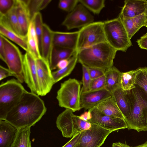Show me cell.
<instances>
[{
    "mask_svg": "<svg viewBox=\"0 0 147 147\" xmlns=\"http://www.w3.org/2000/svg\"><path fill=\"white\" fill-rule=\"evenodd\" d=\"M73 113L71 110L66 109L57 117L56 126L64 137H72L76 134L91 127V123L81 119Z\"/></svg>",
    "mask_w": 147,
    "mask_h": 147,
    "instance_id": "cell-7",
    "label": "cell"
},
{
    "mask_svg": "<svg viewBox=\"0 0 147 147\" xmlns=\"http://www.w3.org/2000/svg\"><path fill=\"white\" fill-rule=\"evenodd\" d=\"M106 85L105 75L100 77L92 80L89 90H96L106 88Z\"/></svg>",
    "mask_w": 147,
    "mask_h": 147,
    "instance_id": "cell-38",
    "label": "cell"
},
{
    "mask_svg": "<svg viewBox=\"0 0 147 147\" xmlns=\"http://www.w3.org/2000/svg\"><path fill=\"white\" fill-rule=\"evenodd\" d=\"M136 42L140 49L147 50V33L138 39Z\"/></svg>",
    "mask_w": 147,
    "mask_h": 147,
    "instance_id": "cell-43",
    "label": "cell"
},
{
    "mask_svg": "<svg viewBox=\"0 0 147 147\" xmlns=\"http://www.w3.org/2000/svg\"><path fill=\"white\" fill-rule=\"evenodd\" d=\"M54 32L47 25L44 23L41 41L40 53L42 58L49 64L52 50L54 46Z\"/></svg>",
    "mask_w": 147,
    "mask_h": 147,
    "instance_id": "cell-19",
    "label": "cell"
},
{
    "mask_svg": "<svg viewBox=\"0 0 147 147\" xmlns=\"http://www.w3.org/2000/svg\"><path fill=\"white\" fill-rule=\"evenodd\" d=\"M31 127L18 129L14 141L10 147H31L30 140Z\"/></svg>",
    "mask_w": 147,
    "mask_h": 147,
    "instance_id": "cell-31",
    "label": "cell"
},
{
    "mask_svg": "<svg viewBox=\"0 0 147 147\" xmlns=\"http://www.w3.org/2000/svg\"><path fill=\"white\" fill-rule=\"evenodd\" d=\"M83 131L76 134L69 142L62 147H74L82 136Z\"/></svg>",
    "mask_w": 147,
    "mask_h": 147,
    "instance_id": "cell-41",
    "label": "cell"
},
{
    "mask_svg": "<svg viewBox=\"0 0 147 147\" xmlns=\"http://www.w3.org/2000/svg\"><path fill=\"white\" fill-rule=\"evenodd\" d=\"M79 3V0H60L58 6L61 9L70 13L72 11Z\"/></svg>",
    "mask_w": 147,
    "mask_h": 147,
    "instance_id": "cell-37",
    "label": "cell"
},
{
    "mask_svg": "<svg viewBox=\"0 0 147 147\" xmlns=\"http://www.w3.org/2000/svg\"><path fill=\"white\" fill-rule=\"evenodd\" d=\"M47 111L39 96L26 90L18 104L7 115L4 120L18 129L31 127L38 122Z\"/></svg>",
    "mask_w": 147,
    "mask_h": 147,
    "instance_id": "cell-1",
    "label": "cell"
},
{
    "mask_svg": "<svg viewBox=\"0 0 147 147\" xmlns=\"http://www.w3.org/2000/svg\"><path fill=\"white\" fill-rule=\"evenodd\" d=\"M16 2L13 8L7 13L0 16V25L22 36L16 14Z\"/></svg>",
    "mask_w": 147,
    "mask_h": 147,
    "instance_id": "cell-24",
    "label": "cell"
},
{
    "mask_svg": "<svg viewBox=\"0 0 147 147\" xmlns=\"http://www.w3.org/2000/svg\"><path fill=\"white\" fill-rule=\"evenodd\" d=\"M0 33L9 40L13 41L29 53L26 37H24L0 25Z\"/></svg>",
    "mask_w": 147,
    "mask_h": 147,
    "instance_id": "cell-30",
    "label": "cell"
},
{
    "mask_svg": "<svg viewBox=\"0 0 147 147\" xmlns=\"http://www.w3.org/2000/svg\"><path fill=\"white\" fill-rule=\"evenodd\" d=\"M29 53L36 59L42 58L40 51L38 41L34 25L31 20L26 35Z\"/></svg>",
    "mask_w": 147,
    "mask_h": 147,
    "instance_id": "cell-25",
    "label": "cell"
},
{
    "mask_svg": "<svg viewBox=\"0 0 147 147\" xmlns=\"http://www.w3.org/2000/svg\"><path fill=\"white\" fill-rule=\"evenodd\" d=\"M117 51L107 42L100 43L78 52V62L88 68L105 71L113 66Z\"/></svg>",
    "mask_w": 147,
    "mask_h": 147,
    "instance_id": "cell-2",
    "label": "cell"
},
{
    "mask_svg": "<svg viewBox=\"0 0 147 147\" xmlns=\"http://www.w3.org/2000/svg\"><path fill=\"white\" fill-rule=\"evenodd\" d=\"M4 47L3 60L8 69L16 75L17 79L21 83L24 81L23 74V55L18 48L9 40L0 34Z\"/></svg>",
    "mask_w": 147,
    "mask_h": 147,
    "instance_id": "cell-9",
    "label": "cell"
},
{
    "mask_svg": "<svg viewBox=\"0 0 147 147\" xmlns=\"http://www.w3.org/2000/svg\"><path fill=\"white\" fill-rule=\"evenodd\" d=\"M144 26H145L147 28V19L144 25Z\"/></svg>",
    "mask_w": 147,
    "mask_h": 147,
    "instance_id": "cell-50",
    "label": "cell"
},
{
    "mask_svg": "<svg viewBox=\"0 0 147 147\" xmlns=\"http://www.w3.org/2000/svg\"><path fill=\"white\" fill-rule=\"evenodd\" d=\"M111 96V92L106 88L81 92L80 108L85 110H89Z\"/></svg>",
    "mask_w": 147,
    "mask_h": 147,
    "instance_id": "cell-15",
    "label": "cell"
},
{
    "mask_svg": "<svg viewBox=\"0 0 147 147\" xmlns=\"http://www.w3.org/2000/svg\"><path fill=\"white\" fill-rule=\"evenodd\" d=\"M82 86L81 92L89 90L92 80L90 77L88 67L82 65Z\"/></svg>",
    "mask_w": 147,
    "mask_h": 147,
    "instance_id": "cell-36",
    "label": "cell"
},
{
    "mask_svg": "<svg viewBox=\"0 0 147 147\" xmlns=\"http://www.w3.org/2000/svg\"><path fill=\"white\" fill-rule=\"evenodd\" d=\"M78 31L67 32H54V46L76 51Z\"/></svg>",
    "mask_w": 147,
    "mask_h": 147,
    "instance_id": "cell-16",
    "label": "cell"
},
{
    "mask_svg": "<svg viewBox=\"0 0 147 147\" xmlns=\"http://www.w3.org/2000/svg\"><path fill=\"white\" fill-rule=\"evenodd\" d=\"M130 39L144 25L147 19L144 13L132 18H126L119 15Z\"/></svg>",
    "mask_w": 147,
    "mask_h": 147,
    "instance_id": "cell-21",
    "label": "cell"
},
{
    "mask_svg": "<svg viewBox=\"0 0 147 147\" xmlns=\"http://www.w3.org/2000/svg\"><path fill=\"white\" fill-rule=\"evenodd\" d=\"M112 147H134L130 146L127 144L118 142H117L113 143L112 144Z\"/></svg>",
    "mask_w": 147,
    "mask_h": 147,
    "instance_id": "cell-47",
    "label": "cell"
},
{
    "mask_svg": "<svg viewBox=\"0 0 147 147\" xmlns=\"http://www.w3.org/2000/svg\"><path fill=\"white\" fill-rule=\"evenodd\" d=\"M119 15L126 18L135 17L145 11L146 0H125Z\"/></svg>",
    "mask_w": 147,
    "mask_h": 147,
    "instance_id": "cell-18",
    "label": "cell"
},
{
    "mask_svg": "<svg viewBox=\"0 0 147 147\" xmlns=\"http://www.w3.org/2000/svg\"><path fill=\"white\" fill-rule=\"evenodd\" d=\"M107 42L117 51L126 52L132 45L120 19L117 18L103 22Z\"/></svg>",
    "mask_w": 147,
    "mask_h": 147,
    "instance_id": "cell-5",
    "label": "cell"
},
{
    "mask_svg": "<svg viewBox=\"0 0 147 147\" xmlns=\"http://www.w3.org/2000/svg\"><path fill=\"white\" fill-rule=\"evenodd\" d=\"M121 72L113 66L105 71L106 89L111 92L120 87Z\"/></svg>",
    "mask_w": 147,
    "mask_h": 147,
    "instance_id": "cell-27",
    "label": "cell"
},
{
    "mask_svg": "<svg viewBox=\"0 0 147 147\" xmlns=\"http://www.w3.org/2000/svg\"><path fill=\"white\" fill-rule=\"evenodd\" d=\"M135 84L142 89L147 94V67L139 68Z\"/></svg>",
    "mask_w": 147,
    "mask_h": 147,
    "instance_id": "cell-35",
    "label": "cell"
},
{
    "mask_svg": "<svg viewBox=\"0 0 147 147\" xmlns=\"http://www.w3.org/2000/svg\"><path fill=\"white\" fill-rule=\"evenodd\" d=\"M139 70L138 68L136 70L121 72L120 87L123 90L128 91L135 87L136 78Z\"/></svg>",
    "mask_w": 147,
    "mask_h": 147,
    "instance_id": "cell-28",
    "label": "cell"
},
{
    "mask_svg": "<svg viewBox=\"0 0 147 147\" xmlns=\"http://www.w3.org/2000/svg\"><path fill=\"white\" fill-rule=\"evenodd\" d=\"M39 96H43L49 92L55 84L49 63L42 58L36 59Z\"/></svg>",
    "mask_w": 147,
    "mask_h": 147,
    "instance_id": "cell-14",
    "label": "cell"
},
{
    "mask_svg": "<svg viewBox=\"0 0 147 147\" xmlns=\"http://www.w3.org/2000/svg\"><path fill=\"white\" fill-rule=\"evenodd\" d=\"M69 59H65L59 61L57 64V68L58 69H62L66 67L68 64Z\"/></svg>",
    "mask_w": 147,
    "mask_h": 147,
    "instance_id": "cell-44",
    "label": "cell"
},
{
    "mask_svg": "<svg viewBox=\"0 0 147 147\" xmlns=\"http://www.w3.org/2000/svg\"><path fill=\"white\" fill-rule=\"evenodd\" d=\"M26 91L21 83L14 79L1 84L0 120H5L7 114L18 104Z\"/></svg>",
    "mask_w": 147,
    "mask_h": 147,
    "instance_id": "cell-4",
    "label": "cell"
},
{
    "mask_svg": "<svg viewBox=\"0 0 147 147\" xmlns=\"http://www.w3.org/2000/svg\"><path fill=\"white\" fill-rule=\"evenodd\" d=\"M94 107L105 115L125 119L123 115L111 96Z\"/></svg>",
    "mask_w": 147,
    "mask_h": 147,
    "instance_id": "cell-23",
    "label": "cell"
},
{
    "mask_svg": "<svg viewBox=\"0 0 147 147\" xmlns=\"http://www.w3.org/2000/svg\"><path fill=\"white\" fill-rule=\"evenodd\" d=\"M94 17L81 3L66 16L62 23L68 30L82 28L94 22Z\"/></svg>",
    "mask_w": 147,
    "mask_h": 147,
    "instance_id": "cell-10",
    "label": "cell"
},
{
    "mask_svg": "<svg viewBox=\"0 0 147 147\" xmlns=\"http://www.w3.org/2000/svg\"><path fill=\"white\" fill-rule=\"evenodd\" d=\"M88 111L91 114L88 121L104 129L114 131L121 129H127L125 119L109 116L101 113L94 107Z\"/></svg>",
    "mask_w": 147,
    "mask_h": 147,
    "instance_id": "cell-12",
    "label": "cell"
},
{
    "mask_svg": "<svg viewBox=\"0 0 147 147\" xmlns=\"http://www.w3.org/2000/svg\"><path fill=\"white\" fill-rule=\"evenodd\" d=\"M42 18L41 14L40 12H39L36 13L34 15L31 20L33 23L35 31L38 41L40 52L41 41L43 33L44 24Z\"/></svg>",
    "mask_w": 147,
    "mask_h": 147,
    "instance_id": "cell-34",
    "label": "cell"
},
{
    "mask_svg": "<svg viewBox=\"0 0 147 147\" xmlns=\"http://www.w3.org/2000/svg\"><path fill=\"white\" fill-rule=\"evenodd\" d=\"M80 118L83 120L88 121L91 117L90 112L88 111V112H85L84 113L79 116Z\"/></svg>",
    "mask_w": 147,
    "mask_h": 147,
    "instance_id": "cell-46",
    "label": "cell"
},
{
    "mask_svg": "<svg viewBox=\"0 0 147 147\" xmlns=\"http://www.w3.org/2000/svg\"><path fill=\"white\" fill-rule=\"evenodd\" d=\"M81 83L75 78H69L61 84L56 98L59 106L74 112L81 109Z\"/></svg>",
    "mask_w": 147,
    "mask_h": 147,
    "instance_id": "cell-6",
    "label": "cell"
},
{
    "mask_svg": "<svg viewBox=\"0 0 147 147\" xmlns=\"http://www.w3.org/2000/svg\"><path fill=\"white\" fill-rule=\"evenodd\" d=\"M113 131L93 124L83 131L82 136L74 147H100Z\"/></svg>",
    "mask_w": 147,
    "mask_h": 147,
    "instance_id": "cell-11",
    "label": "cell"
},
{
    "mask_svg": "<svg viewBox=\"0 0 147 147\" xmlns=\"http://www.w3.org/2000/svg\"><path fill=\"white\" fill-rule=\"evenodd\" d=\"M76 51L54 46L50 59L49 65L51 71L57 68V65L60 61L69 59L74 54Z\"/></svg>",
    "mask_w": 147,
    "mask_h": 147,
    "instance_id": "cell-26",
    "label": "cell"
},
{
    "mask_svg": "<svg viewBox=\"0 0 147 147\" xmlns=\"http://www.w3.org/2000/svg\"><path fill=\"white\" fill-rule=\"evenodd\" d=\"M76 51L102 42H107L103 28V22H94L78 30Z\"/></svg>",
    "mask_w": 147,
    "mask_h": 147,
    "instance_id": "cell-8",
    "label": "cell"
},
{
    "mask_svg": "<svg viewBox=\"0 0 147 147\" xmlns=\"http://www.w3.org/2000/svg\"><path fill=\"white\" fill-rule=\"evenodd\" d=\"M16 0H0V16L5 15L14 6Z\"/></svg>",
    "mask_w": 147,
    "mask_h": 147,
    "instance_id": "cell-39",
    "label": "cell"
},
{
    "mask_svg": "<svg viewBox=\"0 0 147 147\" xmlns=\"http://www.w3.org/2000/svg\"><path fill=\"white\" fill-rule=\"evenodd\" d=\"M111 96L123 115L125 119L129 114L131 107L127 91L120 87L111 92Z\"/></svg>",
    "mask_w": 147,
    "mask_h": 147,
    "instance_id": "cell-22",
    "label": "cell"
},
{
    "mask_svg": "<svg viewBox=\"0 0 147 147\" xmlns=\"http://www.w3.org/2000/svg\"><path fill=\"white\" fill-rule=\"evenodd\" d=\"M92 80L100 77L105 74V70L100 69L88 68Z\"/></svg>",
    "mask_w": 147,
    "mask_h": 147,
    "instance_id": "cell-40",
    "label": "cell"
},
{
    "mask_svg": "<svg viewBox=\"0 0 147 147\" xmlns=\"http://www.w3.org/2000/svg\"><path fill=\"white\" fill-rule=\"evenodd\" d=\"M77 62L78 52L76 51L69 59V64L66 67L52 72L54 84L69 75L74 68Z\"/></svg>",
    "mask_w": 147,
    "mask_h": 147,
    "instance_id": "cell-29",
    "label": "cell"
},
{
    "mask_svg": "<svg viewBox=\"0 0 147 147\" xmlns=\"http://www.w3.org/2000/svg\"><path fill=\"white\" fill-rule=\"evenodd\" d=\"M10 76H13L17 78L15 74L7 69L0 65V80Z\"/></svg>",
    "mask_w": 147,
    "mask_h": 147,
    "instance_id": "cell-42",
    "label": "cell"
},
{
    "mask_svg": "<svg viewBox=\"0 0 147 147\" xmlns=\"http://www.w3.org/2000/svg\"><path fill=\"white\" fill-rule=\"evenodd\" d=\"M146 1H147V0H146ZM144 13L146 16V19H147V6H146V11H145Z\"/></svg>",
    "mask_w": 147,
    "mask_h": 147,
    "instance_id": "cell-49",
    "label": "cell"
},
{
    "mask_svg": "<svg viewBox=\"0 0 147 147\" xmlns=\"http://www.w3.org/2000/svg\"><path fill=\"white\" fill-rule=\"evenodd\" d=\"M0 120V147H10L18 129L7 121Z\"/></svg>",
    "mask_w": 147,
    "mask_h": 147,
    "instance_id": "cell-20",
    "label": "cell"
},
{
    "mask_svg": "<svg viewBox=\"0 0 147 147\" xmlns=\"http://www.w3.org/2000/svg\"><path fill=\"white\" fill-rule=\"evenodd\" d=\"M31 20L36 13L45 8L51 0H26Z\"/></svg>",
    "mask_w": 147,
    "mask_h": 147,
    "instance_id": "cell-32",
    "label": "cell"
},
{
    "mask_svg": "<svg viewBox=\"0 0 147 147\" xmlns=\"http://www.w3.org/2000/svg\"><path fill=\"white\" fill-rule=\"evenodd\" d=\"M134 147H147V141L142 144Z\"/></svg>",
    "mask_w": 147,
    "mask_h": 147,
    "instance_id": "cell-48",
    "label": "cell"
},
{
    "mask_svg": "<svg viewBox=\"0 0 147 147\" xmlns=\"http://www.w3.org/2000/svg\"><path fill=\"white\" fill-rule=\"evenodd\" d=\"M16 5L21 34L22 36L26 37L31 19L26 0H16Z\"/></svg>",
    "mask_w": 147,
    "mask_h": 147,
    "instance_id": "cell-17",
    "label": "cell"
},
{
    "mask_svg": "<svg viewBox=\"0 0 147 147\" xmlns=\"http://www.w3.org/2000/svg\"><path fill=\"white\" fill-rule=\"evenodd\" d=\"M23 74L24 81L31 92L39 96L36 59L27 52L23 55Z\"/></svg>",
    "mask_w": 147,
    "mask_h": 147,
    "instance_id": "cell-13",
    "label": "cell"
},
{
    "mask_svg": "<svg viewBox=\"0 0 147 147\" xmlns=\"http://www.w3.org/2000/svg\"><path fill=\"white\" fill-rule=\"evenodd\" d=\"M104 0H79V3L94 14H99L105 6Z\"/></svg>",
    "mask_w": 147,
    "mask_h": 147,
    "instance_id": "cell-33",
    "label": "cell"
},
{
    "mask_svg": "<svg viewBox=\"0 0 147 147\" xmlns=\"http://www.w3.org/2000/svg\"><path fill=\"white\" fill-rule=\"evenodd\" d=\"M131 110L125 119L129 130L147 131V94L138 86L127 91Z\"/></svg>",
    "mask_w": 147,
    "mask_h": 147,
    "instance_id": "cell-3",
    "label": "cell"
},
{
    "mask_svg": "<svg viewBox=\"0 0 147 147\" xmlns=\"http://www.w3.org/2000/svg\"><path fill=\"white\" fill-rule=\"evenodd\" d=\"M4 55V47L3 39L0 36V58L3 61Z\"/></svg>",
    "mask_w": 147,
    "mask_h": 147,
    "instance_id": "cell-45",
    "label": "cell"
}]
</instances>
